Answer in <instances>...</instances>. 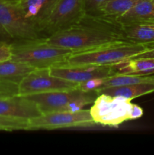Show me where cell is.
Returning a JSON list of instances; mask_svg holds the SVG:
<instances>
[{
  "label": "cell",
  "instance_id": "cell-1",
  "mask_svg": "<svg viewBox=\"0 0 154 155\" xmlns=\"http://www.w3.org/2000/svg\"><path fill=\"white\" fill-rule=\"evenodd\" d=\"M44 39L48 43L72 50L73 52L128 41L124 36L122 25L115 18L87 13L69 28Z\"/></svg>",
  "mask_w": 154,
  "mask_h": 155
},
{
  "label": "cell",
  "instance_id": "cell-2",
  "mask_svg": "<svg viewBox=\"0 0 154 155\" xmlns=\"http://www.w3.org/2000/svg\"><path fill=\"white\" fill-rule=\"evenodd\" d=\"M11 60L43 69L63 64L72 54V50L48 43L44 38L13 42Z\"/></svg>",
  "mask_w": 154,
  "mask_h": 155
},
{
  "label": "cell",
  "instance_id": "cell-3",
  "mask_svg": "<svg viewBox=\"0 0 154 155\" xmlns=\"http://www.w3.org/2000/svg\"><path fill=\"white\" fill-rule=\"evenodd\" d=\"M151 43L122 41L87 51L72 52L65 64L113 66L146 51Z\"/></svg>",
  "mask_w": 154,
  "mask_h": 155
},
{
  "label": "cell",
  "instance_id": "cell-4",
  "mask_svg": "<svg viewBox=\"0 0 154 155\" xmlns=\"http://www.w3.org/2000/svg\"><path fill=\"white\" fill-rule=\"evenodd\" d=\"M89 110L95 124L111 127L138 119L143 114V109L131 100L106 94H98Z\"/></svg>",
  "mask_w": 154,
  "mask_h": 155
},
{
  "label": "cell",
  "instance_id": "cell-5",
  "mask_svg": "<svg viewBox=\"0 0 154 155\" xmlns=\"http://www.w3.org/2000/svg\"><path fill=\"white\" fill-rule=\"evenodd\" d=\"M97 96L98 93L96 91L85 92L76 88L24 97L33 101L38 106L42 114H43L82 110L83 107L93 103Z\"/></svg>",
  "mask_w": 154,
  "mask_h": 155
},
{
  "label": "cell",
  "instance_id": "cell-6",
  "mask_svg": "<svg viewBox=\"0 0 154 155\" xmlns=\"http://www.w3.org/2000/svg\"><path fill=\"white\" fill-rule=\"evenodd\" d=\"M41 38L37 27L26 19L16 4L0 0V42L13 43Z\"/></svg>",
  "mask_w": 154,
  "mask_h": 155
},
{
  "label": "cell",
  "instance_id": "cell-7",
  "mask_svg": "<svg viewBox=\"0 0 154 155\" xmlns=\"http://www.w3.org/2000/svg\"><path fill=\"white\" fill-rule=\"evenodd\" d=\"M96 125L91 115L90 110L77 111L54 112L43 114L36 117L29 119V130L88 127Z\"/></svg>",
  "mask_w": 154,
  "mask_h": 155
},
{
  "label": "cell",
  "instance_id": "cell-8",
  "mask_svg": "<svg viewBox=\"0 0 154 155\" xmlns=\"http://www.w3.org/2000/svg\"><path fill=\"white\" fill-rule=\"evenodd\" d=\"M78 86V83L51 75L49 68L35 69L20 82L18 95L28 96L54 91L76 89Z\"/></svg>",
  "mask_w": 154,
  "mask_h": 155
},
{
  "label": "cell",
  "instance_id": "cell-9",
  "mask_svg": "<svg viewBox=\"0 0 154 155\" xmlns=\"http://www.w3.org/2000/svg\"><path fill=\"white\" fill-rule=\"evenodd\" d=\"M85 13L84 0H58L42 27V37L69 28Z\"/></svg>",
  "mask_w": 154,
  "mask_h": 155
},
{
  "label": "cell",
  "instance_id": "cell-10",
  "mask_svg": "<svg viewBox=\"0 0 154 155\" xmlns=\"http://www.w3.org/2000/svg\"><path fill=\"white\" fill-rule=\"evenodd\" d=\"M49 72L51 75L78 84L93 79L105 78L116 74L113 66L68 64L51 67Z\"/></svg>",
  "mask_w": 154,
  "mask_h": 155
},
{
  "label": "cell",
  "instance_id": "cell-11",
  "mask_svg": "<svg viewBox=\"0 0 154 155\" xmlns=\"http://www.w3.org/2000/svg\"><path fill=\"white\" fill-rule=\"evenodd\" d=\"M152 75H134V74H119L107 77L105 78H98L80 83L79 88L83 91H98L116 86H125L140 83H154V76Z\"/></svg>",
  "mask_w": 154,
  "mask_h": 155
},
{
  "label": "cell",
  "instance_id": "cell-12",
  "mask_svg": "<svg viewBox=\"0 0 154 155\" xmlns=\"http://www.w3.org/2000/svg\"><path fill=\"white\" fill-rule=\"evenodd\" d=\"M41 114L38 106L26 97H0V115L29 120Z\"/></svg>",
  "mask_w": 154,
  "mask_h": 155
},
{
  "label": "cell",
  "instance_id": "cell-13",
  "mask_svg": "<svg viewBox=\"0 0 154 155\" xmlns=\"http://www.w3.org/2000/svg\"><path fill=\"white\" fill-rule=\"evenodd\" d=\"M57 2L58 0H22L16 5L26 19L34 24L41 33L44 24Z\"/></svg>",
  "mask_w": 154,
  "mask_h": 155
},
{
  "label": "cell",
  "instance_id": "cell-14",
  "mask_svg": "<svg viewBox=\"0 0 154 155\" xmlns=\"http://www.w3.org/2000/svg\"><path fill=\"white\" fill-rule=\"evenodd\" d=\"M116 20L122 25L154 21V0H139L131 8Z\"/></svg>",
  "mask_w": 154,
  "mask_h": 155
},
{
  "label": "cell",
  "instance_id": "cell-15",
  "mask_svg": "<svg viewBox=\"0 0 154 155\" xmlns=\"http://www.w3.org/2000/svg\"><path fill=\"white\" fill-rule=\"evenodd\" d=\"M116 74L134 75L154 74V58H129L113 65Z\"/></svg>",
  "mask_w": 154,
  "mask_h": 155
},
{
  "label": "cell",
  "instance_id": "cell-16",
  "mask_svg": "<svg viewBox=\"0 0 154 155\" xmlns=\"http://www.w3.org/2000/svg\"><path fill=\"white\" fill-rule=\"evenodd\" d=\"M154 92V83H140L125 86L107 88L98 91V94H106L112 96H121L129 100Z\"/></svg>",
  "mask_w": 154,
  "mask_h": 155
},
{
  "label": "cell",
  "instance_id": "cell-17",
  "mask_svg": "<svg viewBox=\"0 0 154 155\" xmlns=\"http://www.w3.org/2000/svg\"><path fill=\"white\" fill-rule=\"evenodd\" d=\"M122 29L125 39L129 42L135 43L154 42V21L122 25Z\"/></svg>",
  "mask_w": 154,
  "mask_h": 155
},
{
  "label": "cell",
  "instance_id": "cell-18",
  "mask_svg": "<svg viewBox=\"0 0 154 155\" xmlns=\"http://www.w3.org/2000/svg\"><path fill=\"white\" fill-rule=\"evenodd\" d=\"M35 69L36 68L15 61L0 62V80L19 85L23 78Z\"/></svg>",
  "mask_w": 154,
  "mask_h": 155
},
{
  "label": "cell",
  "instance_id": "cell-19",
  "mask_svg": "<svg viewBox=\"0 0 154 155\" xmlns=\"http://www.w3.org/2000/svg\"><path fill=\"white\" fill-rule=\"evenodd\" d=\"M139 0H107L98 15L115 18L121 16L133 7Z\"/></svg>",
  "mask_w": 154,
  "mask_h": 155
},
{
  "label": "cell",
  "instance_id": "cell-20",
  "mask_svg": "<svg viewBox=\"0 0 154 155\" xmlns=\"http://www.w3.org/2000/svg\"><path fill=\"white\" fill-rule=\"evenodd\" d=\"M0 130L8 132L29 130V120L0 115Z\"/></svg>",
  "mask_w": 154,
  "mask_h": 155
},
{
  "label": "cell",
  "instance_id": "cell-21",
  "mask_svg": "<svg viewBox=\"0 0 154 155\" xmlns=\"http://www.w3.org/2000/svg\"><path fill=\"white\" fill-rule=\"evenodd\" d=\"M107 0H84L85 9L87 14L98 15L101 8Z\"/></svg>",
  "mask_w": 154,
  "mask_h": 155
},
{
  "label": "cell",
  "instance_id": "cell-22",
  "mask_svg": "<svg viewBox=\"0 0 154 155\" xmlns=\"http://www.w3.org/2000/svg\"><path fill=\"white\" fill-rule=\"evenodd\" d=\"M12 55V45L8 42H0V62L11 60Z\"/></svg>",
  "mask_w": 154,
  "mask_h": 155
},
{
  "label": "cell",
  "instance_id": "cell-23",
  "mask_svg": "<svg viewBox=\"0 0 154 155\" xmlns=\"http://www.w3.org/2000/svg\"><path fill=\"white\" fill-rule=\"evenodd\" d=\"M131 58H154V42L151 43L148 49L134 56Z\"/></svg>",
  "mask_w": 154,
  "mask_h": 155
},
{
  "label": "cell",
  "instance_id": "cell-24",
  "mask_svg": "<svg viewBox=\"0 0 154 155\" xmlns=\"http://www.w3.org/2000/svg\"><path fill=\"white\" fill-rule=\"evenodd\" d=\"M6 1L9 2L14 3V4H18V3H19L20 2L22 1V0H6Z\"/></svg>",
  "mask_w": 154,
  "mask_h": 155
}]
</instances>
